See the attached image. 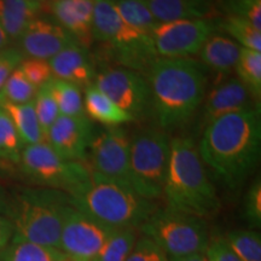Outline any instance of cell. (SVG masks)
I'll return each instance as SVG.
<instances>
[{"label": "cell", "instance_id": "1", "mask_svg": "<svg viewBox=\"0 0 261 261\" xmlns=\"http://www.w3.org/2000/svg\"><path fill=\"white\" fill-rule=\"evenodd\" d=\"M197 149L225 185L240 188L260 160V112L250 108L214 120L203 129Z\"/></svg>", "mask_w": 261, "mask_h": 261}, {"label": "cell", "instance_id": "2", "mask_svg": "<svg viewBox=\"0 0 261 261\" xmlns=\"http://www.w3.org/2000/svg\"><path fill=\"white\" fill-rule=\"evenodd\" d=\"M150 103L163 129L184 126L205 97L204 65L192 58L158 57L149 67Z\"/></svg>", "mask_w": 261, "mask_h": 261}, {"label": "cell", "instance_id": "3", "mask_svg": "<svg viewBox=\"0 0 261 261\" xmlns=\"http://www.w3.org/2000/svg\"><path fill=\"white\" fill-rule=\"evenodd\" d=\"M163 197L167 207L208 219L218 214L220 200L205 171L198 149L189 137L171 139V156Z\"/></svg>", "mask_w": 261, "mask_h": 261}, {"label": "cell", "instance_id": "4", "mask_svg": "<svg viewBox=\"0 0 261 261\" xmlns=\"http://www.w3.org/2000/svg\"><path fill=\"white\" fill-rule=\"evenodd\" d=\"M68 195L73 207L114 228L139 230L159 208L154 201L142 197L130 187L92 171L84 184Z\"/></svg>", "mask_w": 261, "mask_h": 261}, {"label": "cell", "instance_id": "5", "mask_svg": "<svg viewBox=\"0 0 261 261\" xmlns=\"http://www.w3.org/2000/svg\"><path fill=\"white\" fill-rule=\"evenodd\" d=\"M69 195L47 188L19 189L8 198L6 217L15 233L31 241L60 249V237Z\"/></svg>", "mask_w": 261, "mask_h": 261}, {"label": "cell", "instance_id": "6", "mask_svg": "<svg viewBox=\"0 0 261 261\" xmlns=\"http://www.w3.org/2000/svg\"><path fill=\"white\" fill-rule=\"evenodd\" d=\"M93 39L106 45L117 64L130 70H148L158 55L151 35L127 23L114 0H94Z\"/></svg>", "mask_w": 261, "mask_h": 261}, {"label": "cell", "instance_id": "7", "mask_svg": "<svg viewBox=\"0 0 261 261\" xmlns=\"http://www.w3.org/2000/svg\"><path fill=\"white\" fill-rule=\"evenodd\" d=\"M168 257L204 253L210 232L204 219L171 208H158L139 227Z\"/></svg>", "mask_w": 261, "mask_h": 261}, {"label": "cell", "instance_id": "8", "mask_svg": "<svg viewBox=\"0 0 261 261\" xmlns=\"http://www.w3.org/2000/svg\"><path fill=\"white\" fill-rule=\"evenodd\" d=\"M169 156L171 138L162 130L143 129L130 139L129 182L137 194L150 201L162 197Z\"/></svg>", "mask_w": 261, "mask_h": 261}, {"label": "cell", "instance_id": "9", "mask_svg": "<svg viewBox=\"0 0 261 261\" xmlns=\"http://www.w3.org/2000/svg\"><path fill=\"white\" fill-rule=\"evenodd\" d=\"M21 173L39 188L70 194L90 178L91 169L83 162L62 159L47 143L24 145L17 163Z\"/></svg>", "mask_w": 261, "mask_h": 261}, {"label": "cell", "instance_id": "10", "mask_svg": "<svg viewBox=\"0 0 261 261\" xmlns=\"http://www.w3.org/2000/svg\"><path fill=\"white\" fill-rule=\"evenodd\" d=\"M218 23L211 18L178 19L159 23L151 33L158 57L188 58L198 54Z\"/></svg>", "mask_w": 261, "mask_h": 261}, {"label": "cell", "instance_id": "11", "mask_svg": "<svg viewBox=\"0 0 261 261\" xmlns=\"http://www.w3.org/2000/svg\"><path fill=\"white\" fill-rule=\"evenodd\" d=\"M114 227L107 226L69 205L60 237V250L76 261H93Z\"/></svg>", "mask_w": 261, "mask_h": 261}, {"label": "cell", "instance_id": "12", "mask_svg": "<svg viewBox=\"0 0 261 261\" xmlns=\"http://www.w3.org/2000/svg\"><path fill=\"white\" fill-rule=\"evenodd\" d=\"M93 85L133 119L143 115L150 104L148 80L139 71L127 68H108L94 77Z\"/></svg>", "mask_w": 261, "mask_h": 261}, {"label": "cell", "instance_id": "13", "mask_svg": "<svg viewBox=\"0 0 261 261\" xmlns=\"http://www.w3.org/2000/svg\"><path fill=\"white\" fill-rule=\"evenodd\" d=\"M129 149L130 138L119 127H109L93 137L89 149L92 172L130 187Z\"/></svg>", "mask_w": 261, "mask_h": 261}, {"label": "cell", "instance_id": "14", "mask_svg": "<svg viewBox=\"0 0 261 261\" xmlns=\"http://www.w3.org/2000/svg\"><path fill=\"white\" fill-rule=\"evenodd\" d=\"M92 130V123L86 115H58L56 121L48 129L45 143H47L62 159L84 162L94 137Z\"/></svg>", "mask_w": 261, "mask_h": 261}, {"label": "cell", "instance_id": "15", "mask_svg": "<svg viewBox=\"0 0 261 261\" xmlns=\"http://www.w3.org/2000/svg\"><path fill=\"white\" fill-rule=\"evenodd\" d=\"M23 56L48 61L63 48L77 44L71 35L56 22L37 17L27 25L18 39Z\"/></svg>", "mask_w": 261, "mask_h": 261}, {"label": "cell", "instance_id": "16", "mask_svg": "<svg viewBox=\"0 0 261 261\" xmlns=\"http://www.w3.org/2000/svg\"><path fill=\"white\" fill-rule=\"evenodd\" d=\"M42 10L52 15L84 48L93 45L94 0H42Z\"/></svg>", "mask_w": 261, "mask_h": 261}, {"label": "cell", "instance_id": "17", "mask_svg": "<svg viewBox=\"0 0 261 261\" xmlns=\"http://www.w3.org/2000/svg\"><path fill=\"white\" fill-rule=\"evenodd\" d=\"M203 100L200 120L203 129L221 116L254 108L250 106L252 94L237 77H230L217 85Z\"/></svg>", "mask_w": 261, "mask_h": 261}, {"label": "cell", "instance_id": "18", "mask_svg": "<svg viewBox=\"0 0 261 261\" xmlns=\"http://www.w3.org/2000/svg\"><path fill=\"white\" fill-rule=\"evenodd\" d=\"M48 64L54 77L76 85L80 89L91 86L96 77L87 50L79 44L63 48L48 60Z\"/></svg>", "mask_w": 261, "mask_h": 261}, {"label": "cell", "instance_id": "19", "mask_svg": "<svg viewBox=\"0 0 261 261\" xmlns=\"http://www.w3.org/2000/svg\"><path fill=\"white\" fill-rule=\"evenodd\" d=\"M146 3L160 23L210 18L215 11L214 0H146Z\"/></svg>", "mask_w": 261, "mask_h": 261}, {"label": "cell", "instance_id": "20", "mask_svg": "<svg viewBox=\"0 0 261 261\" xmlns=\"http://www.w3.org/2000/svg\"><path fill=\"white\" fill-rule=\"evenodd\" d=\"M240 50V45L231 38L213 33L202 45L198 54L204 67L217 74L227 75L236 67Z\"/></svg>", "mask_w": 261, "mask_h": 261}, {"label": "cell", "instance_id": "21", "mask_svg": "<svg viewBox=\"0 0 261 261\" xmlns=\"http://www.w3.org/2000/svg\"><path fill=\"white\" fill-rule=\"evenodd\" d=\"M42 11V0H0V28L10 41L17 40Z\"/></svg>", "mask_w": 261, "mask_h": 261}, {"label": "cell", "instance_id": "22", "mask_svg": "<svg viewBox=\"0 0 261 261\" xmlns=\"http://www.w3.org/2000/svg\"><path fill=\"white\" fill-rule=\"evenodd\" d=\"M84 110L85 115L90 120L108 127H117L123 123L135 121L133 116L116 106L106 93L98 90L93 84L85 89Z\"/></svg>", "mask_w": 261, "mask_h": 261}, {"label": "cell", "instance_id": "23", "mask_svg": "<svg viewBox=\"0 0 261 261\" xmlns=\"http://www.w3.org/2000/svg\"><path fill=\"white\" fill-rule=\"evenodd\" d=\"M0 107L5 110V113L11 119L19 138L24 145L39 144V143L45 142L40 126H39L33 100L24 104L2 103Z\"/></svg>", "mask_w": 261, "mask_h": 261}, {"label": "cell", "instance_id": "24", "mask_svg": "<svg viewBox=\"0 0 261 261\" xmlns=\"http://www.w3.org/2000/svg\"><path fill=\"white\" fill-rule=\"evenodd\" d=\"M63 256L60 249L31 242L14 233L0 254V261H61Z\"/></svg>", "mask_w": 261, "mask_h": 261}, {"label": "cell", "instance_id": "25", "mask_svg": "<svg viewBox=\"0 0 261 261\" xmlns=\"http://www.w3.org/2000/svg\"><path fill=\"white\" fill-rule=\"evenodd\" d=\"M237 79L247 87L260 110L261 99V52L241 47L240 57L234 67Z\"/></svg>", "mask_w": 261, "mask_h": 261}, {"label": "cell", "instance_id": "26", "mask_svg": "<svg viewBox=\"0 0 261 261\" xmlns=\"http://www.w3.org/2000/svg\"><path fill=\"white\" fill-rule=\"evenodd\" d=\"M137 231L132 227L114 228L93 261H126L138 240Z\"/></svg>", "mask_w": 261, "mask_h": 261}, {"label": "cell", "instance_id": "27", "mask_svg": "<svg viewBox=\"0 0 261 261\" xmlns=\"http://www.w3.org/2000/svg\"><path fill=\"white\" fill-rule=\"evenodd\" d=\"M50 91L56 100L60 115L84 116V97L81 89L68 81L52 77L48 81Z\"/></svg>", "mask_w": 261, "mask_h": 261}, {"label": "cell", "instance_id": "28", "mask_svg": "<svg viewBox=\"0 0 261 261\" xmlns=\"http://www.w3.org/2000/svg\"><path fill=\"white\" fill-rule=\"evenodd\" d=\"M114 4L127 23L151 35L160 22L154 17L146 0H114Z\"/></svg>", "mask_w": 261, "mask_h": 261}, {"label": "cell", "instance_id": "29", "mask_svg": "<svg viewBox=\"0 0 261 261\" xmlns=\"http://www.w3.org/2000/svg\"><path fill=\"white\" fill-rule=\"evenodd\" d=\"M218 27L230 35L228 38L236 41L241 47L261 52V31L248 19L225 15L218 23Z\"/></svg>", "mask_w": 261, "mask_h": 261}, {"label": "cell", "instance_id": "30", "mask_svg": "<svg viewBox=\"0 0 261 261\" xmlns=\"http://www.w3.org/2000/svg\"><path fill=\"white\" fill-rule=\"evenodd\" d=\"M224 238L240 261H261V237L259 232L233 230Z\"/></svg>", "mask_w": 261, "mask_h": 261}, {"label": "cell", "instance_id": "31", "mask_svg": "<svg viewBox=\"0 0 261 261\" xmlns=\"http://www.w3.org/2000/svg\"><path fill=\"white\" fill-rule=\"evenodd\" d=\"M24 148L14 123L5 110L0 107V160L18 163Z\"/></svg>", "mask_w": 261, "mask_h": 261}, {"label": "cell", "instance_id": "32", "mask_svg": "<svg viewBox=\"0 0 261 261\" xmlns=\"http://www.w3.org/2000/svg\"><path fill=\"white\" fill-rule=\"evenodd\" d=\"M38 89H35L17 67L0 90V104H24L34 100Z\"/></svg>", "mask_w": 261, "mask_h": 261}, {"label": "cell", "instance_id": "33", "mask_svg": "<svg viewBox=\"0 0 261 261\" xmlns=\"http://www.w3.org/2000/svg\"><path fill=\"white\" fill-rule=\"evenodd\" d=\"M33 102H34L35 114H37L42 136H44V138H46L48 129L60 115L56 100L52 96L48 83L42 85L40 89H38Z\"/></svg>", "mask_w": 261, "mask_h": 261}, {"label": "cell", "instance_id": "34", "mask_svg": "<svg viewBox=\"0 0 261 261\" xmlns=\"http://www.w3.org/2000/svg\"><path fill=\"white\" fill-rule=\"evenodd\" d=\"M226 15L246 18L261 31V0H220Z\"/></svg>", "mask_w": 261, "mask_h": 261}, {"label": "cell", "instance_id": "35", "mask_svg": "<svg viewBox=\"0 0 261 261\" xmlns=\"http://www.w3.org/2000/svg\"><path fill=\"white\" fill-rule=\"evenodd\" d=\"M19 70L23 73L29 83L35 89H40L42 85L47 84L52 77V70L48 64V61L39 60V58H23L18 65Z\"/></svg>", "mask_w": 261, "mask_h": 261}, {"label": "cell", "instance_id": "36", "mask_svg": "<svg viewBox=\"0 0 261 261\" xmlns=\"http://www.w3.org/2000/svg\"><path fill=\"white\" fill-rule=\"evenodd\" d=\"M126 261H169V257L154 241L142 234Z\"/></svg>", "mask_w": 261, "mask_h": 261}, {"label": "cell", "instance_id": "37", "mask_svg": "<svg viewBox=\"0 0 261 261\" xmlns=\"http://www.w3.org/2000/svg\"><path fill=\"white\" fill-rule=\"evenodd\" d=\"M243 212L250 225L260 227L261 225V181L260 178L254 180L244 197Z\"/></svg>", "mask_w": 261, "mask_h": 261}, {"label": "cell", "instance_id": "38", "mask_svg": "<svg viewBox=\"0 0 261 261\" xmlns=\"http://www.w3.org/2000/svg\"><path fill=\"white\" fill-rule=\"evenodd\" d=\"M23 54L19 51L18 47L8 46L0 50V90L4 86L12 71L23 61Z\"/></svg>", "mask_w": 261, "mask_h": 261}, {"label": "cell", "instance_id": "39", "mask_svg": "<svg viewBox=\"0 0 261 261\" xmlns=\"http://www.w3.org/2000/svg\"><path fill=\"white\" fill-rule=\"evenodd\" d=\"M204 256L207 261H240L224 237L211 238L204 250Z\"/></svg>", "mask_w": 261, "mask_h": 261}, {"label": "cell", "instance_id": "40", "mask_svg": "<svg viewBox=\"0 0 261 261\" xmlns=\"http://www.w3.org/2000/svg\"><path fill=\"white\" fill-rule=\"evenodd\" d=\"M15 230L11 220L4 214H0V254L8 246L10 240L14 236Z\"/></svg>", "mask_w": 261, "mask_h": 261}, {"label": "cell", "instance_id": "41", "mask_svg": "<svg viewBox=\"0 0 261 261\" xmlns=\"http://www.w3.org/2000/svg\"><path fill=\"white\" fill-rule=\"evenodd\" d=\"M169 261H207V259H205L204 253H198L181 257H169Z\"/></svg>", "mask_w": 261, "mask_h": 261}, {"label": "cell", "instance_id": "42", "mask_svg": "<svg viewBox=\"0 0 261 261\" xmlns=\"http://www.w3.org/2000/svg\"><path fill=\"white\" fill-rule=\"evenodd\" d=\"M6 208H8V196L0 187V214H6Z\"/></svg>", "mask_w": 261, "mask_h": 261}, {"label": "cell", "instance_id": "43", "mask_svg": "<svg viewBox=\"0 0 261 261\" xmlns=\"http://www.w3.org/2000/svg\"><path fill=\"white\" fill-rule=\"evenodd\" d=\"M10 44V39L8 35H6V33L3 31L2 28H0V50H3V48L8 47Z\"/></svg>", "mask_w": 261, "mask_h": 261}, {"label": "cell", "instance_id": "44", "mask_svg": "<svg viewBox=\"0 0 261 261\" xmlns=\"http://www.w3.org/2000/svg\"><path fill=\"white\" fill-rule=\"evenodd\" d=\"M61 261H76V260H74V259H71L70 256H68V255H64L63 257H62V260Z\"/></svg>", "mask_w": 261, "mask_h": 261}]
</instances>
